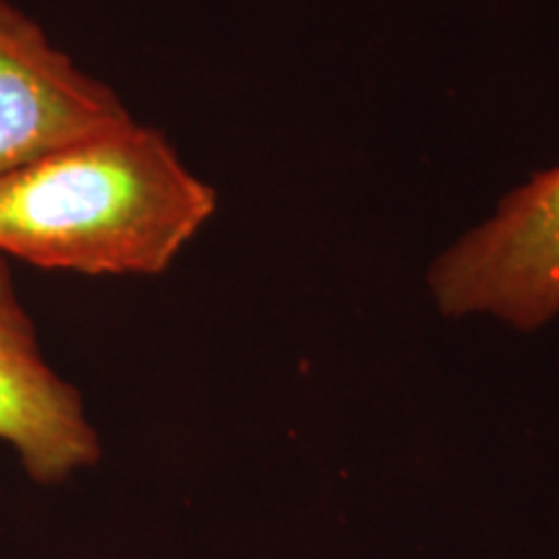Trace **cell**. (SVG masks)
<instances>
[{"mask_svg":"<svg viewBox=\"0 0 559 559\" xmlns=\"http://www.w3.org/2000/svg\"><path fill=\"white\" fill-rule=\"evenodd\" d=\"M0 440L37 485H60L102 456L81 391L41 353L37 326L0 257Z\"/></svg>","mask_w":559,"mask_h":559,"instance_id":"obj_4","label":"cell"},{"mask_svg":"<svg viewBox=\"0 0 559 559\" xmlns=\"http://www.w3.org/2000/svg\"><path fill=\"white\" fill-rule=\"evenodd\" d=\"M428 290L443 317H487L536 332L559 317V164L510 190L432 260Z\"/></svg>","mask_w":559,"mask_h":559,"instance_id":"obj_2","label":"cell"},{"mask_svg":"<svg viewBox=\"0 0 559 559\" xmlns=\"http://www.w3.org/2000/svg\"><path fill=\"white\" fill-rule=\"evenodd\" d=\"M215 190L135 117L0 177V257L81 275H160L215 215Z\"/></svg>","mask_w":559,"mask_h":559,"instance_id":"obj_1","label":"cell"},{"mask_svg":"<svg viewBox=\"0 0 559 559\" xmlns=\"http://www.w3.org/2000/svg\"><path fill=\"white\" fill-rule=\"evenodd\" d=\"M120 96L66 52L11 0H0V177L120 128Z\"/></svg>","mask_w":559,"mask_h":559,"instance_id":"obj_3","label":"cell"}]
</instances>
